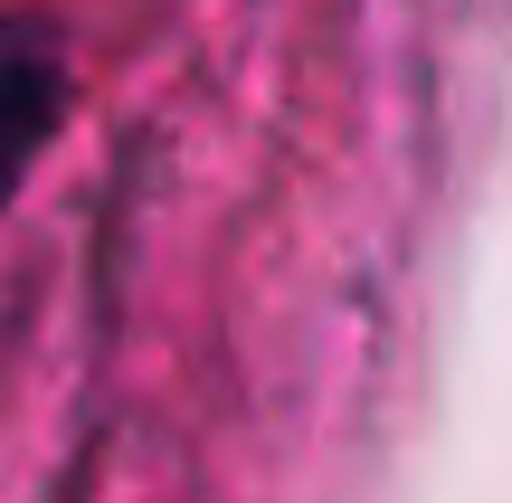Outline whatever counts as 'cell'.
<instances>
[{"instance_id":"obj_1","label":"cell","mask_w":512,"mask_h":503,"mask_svg":"<svg viewBox=\"0 0 512 503\" xmlns=\"http://www.w3.org/2000/svg\"><path fill=\"white\" fill-rule=\"evenodd\" d=\"M57 124H67V48L48 19L0 10V209L19 200V181Z\"/></svg>"}]
</instances>
